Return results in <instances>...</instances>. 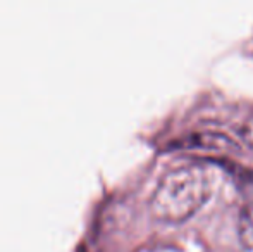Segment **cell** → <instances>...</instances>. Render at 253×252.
<instances>
[{
  "label": "cell",
  "mask_w": 253,
  "mask_h": 252,
  "mask_svg": "<svg viewBox=\"0 0 253 252\" xmlns=\"http://www.w3.org/2000/svg\"><path fill=\"white\" fill-rule=\"evenodd\" d=\"M234 176H236V185L245 201V205H253V169L238 168Z\"/></svg>",
  "instance_id": "277c9868"
},
{
  "label": "cell",
  "mask_w": 253,
  "mask_h": 252,
  "mask_svg": "<svg viewBox=\"0 0 253 252\" xmlns=\"http://www.w3.org/2000/svg\"><path fill=\"white\" fill-rule=\"evenodd\" d=\"M238 133H240V138L245 142V144L248 145V147L253 149V116L250 118H247L243 123H241L240 130H238Z\"/></svg>",
  "instance_id": "5b68a950"
},
{
  "label": "cell",
  "mask_w": 253,
  "mask_h": 252,
  "mask_svg": "<svg viewBox=\"0 0 253 252\" xmlns=\"http://www.w3.org/2000/svg\"><path fill=\"white\" fill-rule=\"evenodd\" d=\"M240 239L247 249H253V205H245L240 214Z\"/></svg>",
  "instance_id": "3957f363"
},
{
  "label": "cell",
  "mask_w": 253,
  "mask_h": 252,
  "mask_svg": "<svg viewBox=\"0 0 253 252\" xmlns=\"http://www.w3.org/2000/svg\"><path fill=\"white\" fill-rule=\"evenodd\" d=\"M188 144L195 149H205L209 152H217V154H238L240 152V144L233 140L231 137L219 131H198L188 137Z\"/></svg>",
  "instance_id": "7a4b0ae2"
},
{
  "label": "cell",
  "mask_w": 253,
  "mask_h": 252,
  "mask_svg": "<svg viewBox=\"0 0 253 252\" xmlns=\"http://www.w3.org/2000/svg\"><path fill=\"white\" fill-rule=\"evenodd\" d=\"M212 178L203 166L183 164L167 171L152 195V214L164 223H183L205 205Z\"/></svg>",
  "instance_id": "6da1fadb"
}]
</instances>
